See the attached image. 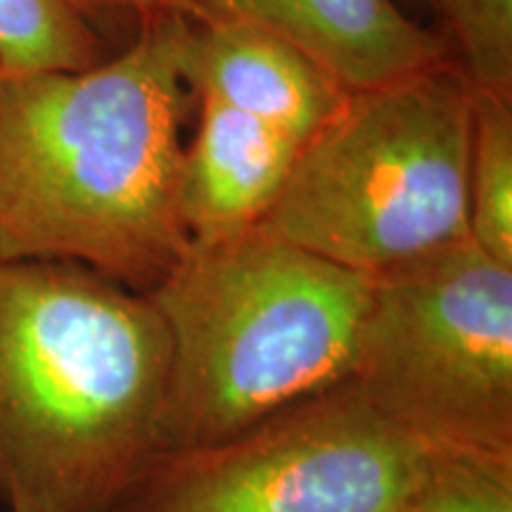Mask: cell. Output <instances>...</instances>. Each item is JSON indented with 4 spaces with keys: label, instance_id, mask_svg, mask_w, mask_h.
<instances>
[{
    "label": "cell",
    "instance_id": "277c9868",
    "mask_svg": "<svg viewBox=\"0 0 512 512\" xmlns=\"http://www.w3.org/2000/svg\"><path fill=\"white\" fill-rule=\"evenodd\" d=\"M470 143L472 91L446 60L349 91L259 228L366 275L470 240Z\"/></svg>",
    "mask_w": 512,
    "mask_h": 512
},
{
    "label": "cell",
    "instance_id": "9a60e30c",
    "mask_svg": "<svg viewBox=\"0 0 512 512\" xmlns=\"http://www.w3.org/2000/svg\"><path fill=\"white\" fill-rule=\"evenodd\" d=\"M3 79H5V74H3V69H0V86H3Z\"/></svg>",
    "mask_w": 512,
    "mask_h": 512
},
{
    "label": "cell",
    "instance_id": "52a82bcc",
    "mask_svg": "<svg viewBox=\"0 0 512 512\" xmlns=\"http://www.w3.org/2000/svg\"><path fill=\"white\" fill-rule=\"evenodd\" d=\"M185 81L200 100L235 107L299 143L311 138L349 93L290 38L219 10L190 15Z\"/></svg>",
    "mask_w": 512,
    "mask_h": 512
},
{
    "label": "cell",
    "instance_id": "6da1fadb",
    "mask_svg": "<svg viewBox=\"0 0 512 512\" xmlns=\"http://www.w3.org/2000/svg\"><path fill=\"white\" fill-rule=\"evenodd\" d=\"M188 24L155 12L112 60L5 76L0 259L72 261L143 294L178 264Z\"/></svg>",
    "mask_w": 512,
    "mask_h": 512
},
{
    "label": "cell",
    "instance_id": "8992f818",
    "mask_svg": "<svg viewBox=\"0 0 512 512\" xmlns=\"http://www.w3.org/2000/svg\"><path fill=\"white\" fill-rule=\"evenodd\" d=\"M425 451L344 380L216 444L162 453L117 512H401Z\"/></svg>",
    "mask_w": 512,
    "mask_h": 512
},
{
    "label": "cell",
    "instance_id": "ba28073f",
    "mask_svg": "<svg viewBox=\"0 0 512 512\" xmlns=\"http://www.w3.org/2000/svg\"><path fill=\"white\" fill-rule=\"evenodd\" d=\"M302 143L261 119L202 98L183 150L178 209L190 242H223L259 228L278 202Z\"/></svg>",
    "mask_w": 512,
    "mask_h": 512
},
{
    "label": "cell",
    "instance_id": "7c38bea8",
    "mask_svg": "<svg viewBox=\"0 0 512 512\" xmlns=\"http://www.w3.org/2000/svg\"><path fill=\"white\" fill-rule=\"evenodd\" d=\"M401 512H512V453L427 446Z\"/></svg>",
    "mask_w": 512,
    "mask_h": 512
},
{
    "label": "cell",
    "instance_id": "5bb4252c",
    "mask_svg": "<svg viewBox=\"0 0 512 512\" xmlns=\"http://www.w3.org/2000/svg\"><path fill=\"white\" fill-rule=\"evenodd\" d=\"M95 3L133 8L143 12V15H155V12H185V15H197L207 5V0H95Z\"/></svg>",
    "mask_w": 512,
    "mask_h": 512
},
{
    "label": "cell",
    "instance_id": "4fadbf2b",
    "mask_svg": "<svg viewBox=\"0 0 512 512\" xmlns=\"http://www.w3.org/2000/svg\"><path fill=\"white\" fill-rule=\"evenodd\" d=\"M470 91L512 95V0H434Z\"/></svg>",
    "mask_w": 512,
    "mask_h": 512
},
{
    "label": "cell",
    "instance_id": "30bf717a",
    "mask_svg": "<svg viewBox=\"0 0 512 512\" xmlns=\"http://www.w3.org/2000/svg\"><path fill=\"white\" fill-rule=\"evenodd\" d=\"M95 0H0L5 76L81 72L105 60Z\"/></svg>",
    "mask_w": 512,
    "mask_h": 512
},
{
    "label": "cell",
    "instance_id": "7a4b0ae2",
    "mask_svg": "<svg viewBox=\"0 0 512 512\" xmlns=\"http://www.w3.org/2000/svg\"><path fill=\"white\" fill-rule=\"evenodd\" d=\"M169 335L143 292L0 259V508L117 512L164 453Z\"/></svg>",
    "mask_w": 512,
    "mask_h": 512
},
{
    "label": "cell",
    "instance_id": "5b68a950",
    "mask_svg": "<svg viewBox=\"0 0 512 512\" xmlns=\"http://www.w3.org/2000/svg\"><path fill=\"white\" fill-rule=\"evenodd\" d=\"M349 380L425 446L512 453V266L463 240L375 273Z\"/></svg>",
    "mask_w": 512,
    "mask_h": 512
},
{
    "label": "cell",
    "instance_id": "8fae6325",
    "mask_svg": "<svg viewBox=\"0 0 512 512\" xmlns=\"http://www.w3.org/2000/svg\"><path fill=\"white\" fill-rule=\"evenodd\" d=\"M470 240L512 266V110L510 98L472 91Z\"/></svg>",
    "mask_w": 512,
    "mask_h": 512
},
{
    "label": "cell",
    "instance_id": "3957f363",
    "mask_svg": "<svg viewBox=\"0 0 512 512\" xmlns=\"http://www.w3.org/2000/svg\"><path fill=\"white\" fill-rule=\"evenodd\" d=\"M370 283L261 228L190 242L147 292L169 335L164 453L216 444L349 380Z\"/></svg>",
    "mask_w": 512,
    "mask_h": 512
},
{
    "label": "cell",
    "instance_id": "9c48e42d",
    "mask_svg": "<svg viewBox=\"0 0 512 512\" xmlns=\"http://www.w3.org/2000/svg\"><path fill=\"white\" fill-rule=\"evenodd\" d=\"M290 38L344 91H361L444 62V43L396 0H207Z\"/></svg>",
    "mask_w": 512,
    "mask_h": 512
}]
</instances>
